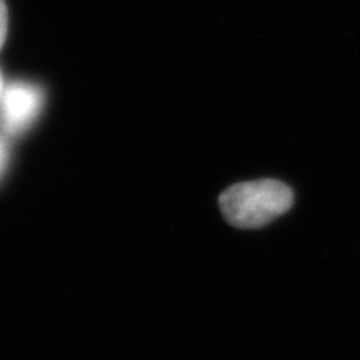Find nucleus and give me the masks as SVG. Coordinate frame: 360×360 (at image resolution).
Here are the masks:
<instances>
[{"label": "nucleus", "instance_id": "obj_2", "mask_svg": "<svg viewBox=\"0 0 360 360\" xmlns=\"http://www.w3.org/2000/svg\"><path fill=\"white\" fill-rule=\"evenodd\" d=\"M42 109V92L37 85L17 82L0 98V122L11 134H19L37 119Z\"/></svg>", "mask_w": 360, "mask_h": 360}, {"label": "nucleus", "instance_id": "obj_3", "mask_svg": "<svg viewBox=\"0 0 360 360\" xmlns=\"http://www.w3.org/2000/svg\"><path fill=\"white\" fill-rule=\"evenodd\" d=\"M8 29V11L4 0H0V47L6 42Z\"/></svg>", "mask_w": 360, "mask_h": 360}, {"label": "nucleus", "instance_id": "obj_5", "mask_svg": "<svg viewBox=\"0 0 360 360\" xmlns=\"http://www.w3.org/2000/svg\"><path fill=\"white\" fill-rule=\"evenodd\" d=\"M0 96H2V75H0Z\"/></svg>", "mask_w": 360, "mask_h": 360}, {"label": "nucleus", "instance_id": "obj_4", "mask_svg": "<svg viewBox=\"0 0 360 360\" xmlns=\"http://www.w3.org/2000/svg\"><path fill=\"white\" fill-rule=\"evenodd\" d=\"M7 160H8V152H7V143L0 139V177H2L4 170H6V165H7Z\"/></svg>", "mask_w": 360, "mask_h": 360}, {"label": "nucleus", "instance_id": "obj_1", "mask_svg": "<svg viewBox=\"0 0 360 360\" xmlns=\"http://www.w3.org/2000/svg\"><path fill=\"white\" fill-rule=\"evenodd\" d=\"M294 204L287 184L265 179L237 184L220 195V210L238 229H257L285 214Z\"/></svg>", "mask_w": 360, "mask_h": 360}]
</instances>
